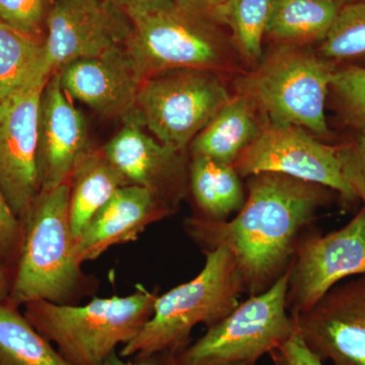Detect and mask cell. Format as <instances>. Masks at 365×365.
I'll return each mask as SVG.
<instances>
[{
  "label": "cell",
  "instance_id": "ffe728a7",
  "mask_svg": "<svg viewBox=\"0 0 365 365\" xmlns=\"http://www.w3.org/2000/svg\"><path fill=\"white\" fill-rule=\"evenodd\" d=\"M340 9L334 0H274L265 39L274 46L319 44L330 32Z\"/></svg>",
  "mask_w": 365,
  "mask_h": 365
},
{
  "label": "cell",
  "instance_id": "3957f363",
  "mask_svg": "<svg viewBox=\"0 0 365 365\" xmlns=\"http://www.w3.org/2000/svg\"><path fill=\"white\" fill-rule=\"evenodd\" d=\"M125 49L144 81L160 72L194 69L237 76L246 71L232 35L203 9L178 4L160 13H131Z\"/></svg>",
  "mask_w": 365,
  "mask_h": 365
},
{
  "label": "cell",
  "instance_id": "d590c367",
  "mask_svg": "<svg viewBox=\"0 0 365 365\" xmlns=\"http://www.w3.org/2000/svg\"><path fill=\"white\" fill-rule=\"evenodd\" d=\"M336 4H339L341 7L347 6V4H354V2L362 1V0H334Z\"/></svg>",
  "mask_w": 365,
  "mask_h": 365
},
{
  "label": "cell",
  "instance_id": "7402d4cb",
  "mask_svg": "<svg viewBox=\"0 0 365 365\" xmlns=\"http://www.w3.org/2000/svg\"><path fill=\"white\" fill-rule=\"evenodd\" d=\"M0 365H71L7 300L0 302Z\"/></svg>",
  "mask_w": 365,
  "mask_h": 365
},
{
  "label": "cell",
  "instance_id": "d6986e66",
  "mask_svg": "<svg viewBox=\"0 0 365 365\" xmlns=\"http://www.w3.org/2000/svg\"><path fill=\"white\" fill-rule=\"evenodd\" d=\"M242 179L232 165L192 155L189 188L199 210L195 216L220 222L239 212L247 198Z\"/></svg>",
  "mask_w": 365,
  "mask_h": 365
},
{
  "label": "cell",
  "instance_id": "52a82bcc",
  "mask_svg": "<svg viewBox=\"0 0 365 365\" xmlns=\"http://www.w3.org/2000/svg\"><path fill=\"white\" fill-rule=\"evenodd\" d=\"M290 268L260 294L251 295L202 337L172 355L176 365H256L284 344L295 331L287 309Z\"/></svg>",
  "mask_w": 365,
  "mask_h": 365
},
{
  "label": "cell",
  "instance_id": "d4e9b609",
  "mask_svg": "<svg viewBox=\"0 0 365 365\" xmlns=\"http://www.w3.org/2000/svg\"><path fill=\"white\" fill-rule=\"evenodd\" d=\"M316 51L337 67H365V0L341 7Z\"/></svg>",
  "mask_w": 365,
  "mask_h": 365
},
{
  "label": "cell",
  "instance_id": "1f68e13d",
  "mask_svg": "<svg viewBox=\"0 0 365 365\" xmlns=\"http://www.w3.org/2000/svg\"><path fill=\"white\" fill-rule=\"evenodd\" d=\"M103 365H168L165 357L155 356L148 359H136L129 360L120 356L119 352L116 351L110 355Z\"/></svg>",
  "mask_w": 365,
  "mask_h": 365
},
{
  "label": "cell",
  "instance_id": "e575fe53",
  "mask_svg": "<svg viewBox=\"0 0 365 365\" xmlns=\"http://www.w3.org/2000/svg\"><path fill=\"white\" fill-rule=\"evenodd\" d=\"M271 356H272L273 364L274 365H288L287 360L283 359L282 355L280 354L279 351H274L271 353ZM165 357V362H167L168 365H176L173 361V359H170V356H163Z\"/></svg>",
  "mask_w": 365,
  "mask_h": 365
},
{
  "label": "cell",
  "instance_id": "d6a6232c",
  "mask_svg": "<svg viewBox=\"0 0 365 365\" xmlns=\"http://www.w3.org/2000/svg\"><path fill=\"white\" fill-rule=\"evenodd\" d=\"M228 1L230 0H201L204 6L207 9L209 16L220 24H222V13L225 6H227Z\"/></svg>",
  "mask_w": 365,
  "mask_h": 365
},
{
  "label": "cell",
  "instance_id": "e0dca14e",
  "mask_svg": "<svg viewBox=\"0 0 365 365\" xmlns=\"http://www.w3.org/2000/svg\"><path fill=\"white\" fill-rule=\"evenodd\" d=\"M174 212L150 190L136 185L118 189L76 239L79 260L95 261L112 247L137 241L151 223Z\"/></svg>",
  "mask_w": 365,
  "mask_h": 365
},
{
  "label": "cell",
  "instance_id": "83f0119b",
  "mask_svg": "<svg viewBox=\"0 0 365 365\" xmlns=\"http://www.w3.org/2000/svg\"><path fill=\"white\" fill-rule=\"evenodd\" d=\"M23 237V222L14 215L0 190V267L11 280L20 258Z\"/></svg>",
  "mask_w": 365,
  "mask_h": 365
},
{
  "label": "cell",
  "instance_id": "4316f807",
  "mask_svg": "<svg viewBox=\"0 0 365 365\" xmlns=\"http://www.w3.org/2000/svg\"><path fill=\"white\" fill-rule=\"evenodd\" d=\"M48 0H0V21L37 37L42 33Z\"/></svg>",
  "mask_w": 365,
  "mask_h": 365
},
{
  "label": "cell",
  "instance_id": "277c9868",
  "mask_svg": "<svg viewBox=\"0 0 365 365\" xmlns=\"http://www.w3.org/2000/svg\"><path fill=\"white\" fill-rule=\"evenodd\" d=\"M205 264L193 279L158 295L153 313L135 337L122 346L123 359L172 356L189 345L199 324L216 325L239 306L244 281L223 247L204 252Z\"/></svg>",
  "mask_w": 365,
  "mask_h": 365
},
{
  "label": "cell",
  "instance_id": "30bf717a",
  "mask_svg": "<svg viewBox=\"0 0 365 365\" xmlns=\"http://www.w3.org/2000/svg\"><path fill=\"white\" fill-rule=\"evenodd\" d=\"M45 26L43 81L73 60L125 47L132 31L127 14L105 0H48Z\"/></svg>",
  "mask_w": 365,
  "mask_h": 365
},
{
  "label": "cell",
  "instance_id": "484cf974",
  "mask_svg": "<svg viewBox=\"0 0 365 365\" xmlns=\"http://www.w3.org/2000/svg\"><path fill=\"white\" fill-rule=\"evenodd\" d=\"M328 100L341 123L365 136V67H337Z\"/></svg>",
  "mask_w": 365,
  "mask_h": 365
},
{
  "label": "cell",
  "instance_id": "836d02e7",
  "mask_svg": "<svg viewBox=\"0 0 365 365\" xmlns=\"http://www.w3.org/2000/svg\"><path fill=\"white\" fill-rule=\"evenodd\" d=\"M11 278L9 274L0 267V302H6L9 300V292L11 288Z\"/></svg>",
  "mask_w": 365,
  "mask_h": 365
},
{
  "label": "cell",
  "instance_id": "603a6c76",
  "mask_svg": "<svg viewBox=\"0 0 365 365\" xmlns=\"http://www.w3.org/2000/svg\"><path fill=\"white\" fill-rule=\"evenodd\" d=\"M44 41L0 21V101L39 78Z\"/></svg>",
  "mask_w": 365,
  "mask_h": 365
},
{
  "label": "cell",
  "instance_id": "4fadbf2b",
  "mask_svg": "<svg viewBox=\"0 0 365 365\" xmlns=\"http://www.w3.org/2000/svg\"><path fill=\"white\" fill-rule=\"evenodd\" d=\"M307 347L332 365H365V274L338 283L292 316Z\"/></svg>",
  "mask_w": 365,
  "mask_h": 365
},
{
  "label": "cell",
  "instance_id": "9a60e30c",
  "mask_svg": "<svg viewBox=\"0 0 365 365\" xmlns=\"http://www.w3.org/2000/svg\"><path fill=\"white\" fill-rule=\"evenodd\" d=\"M91 150L85 116L62 88L58 72H55L41 98L38 125L40 191L71 181L78 163Z\"/></svg>",
  "mask_w": 365,
  "mask_h": 365
},
{
  "label": "cell",
  "instance_id": "cb8c5ba5",
  "mask_svg": "<svg viewBox=\"0 0 365 365\" xmlns=\"http://www.w3.org/2000/svg\"><path fill=\"white\" fill-rule=\"evenodd\" d=\"M274 0H230L222 16L247 68L263 58V41Z\"/></svg>",
  "mask_w": 365,
  "mask_h": 365
},
{
  "label": "cell",
  "instance_id": "7c38bea8",
  "mask_svg": "<svg viewBox=\"0 0 365 365\" xmlns=\"http://www.w3.org/2000/svg\"><path fill=\"white\" fill-rule=\"evenodd\" d=\"M46 83L0 101V190L21 222L40 193L38 125Z\"/></svg>",
  "mask_w": 365,
  "mask_h": 365
},
{
  "label": "cell",
  "instance_id": "4dcf8cb0",
  "mask_svg": "<svg viewBox=\"0 0 365 365\" xmlns=\"http://www.w3.org/2000/svg\"><path fill=\"white\" fill-rule=\"evenodd\" d=\"M119 7L127 14L131 13H160L176 9L175 0H105Z\"/></svg>",
  "mask_w": 365,
  "mask_h": 365
},
{
  "label": "cell",
  "instance_id": "8992f818",
  "mask_svg": "<svg viewBox=\"0 0 365 365\" xmlns=\"http://www.w3.org/2000/svg\"><path fill=\"white\" fill-rule=\"evenodd\" d=\"M336 69L312 46L275 45L258 66L235 76V93L248 98L268 123L326 137L325 109Z\"/></svg>",
  "mask_w": 365,
  "mask_h": 365
},
{
  "label": "cell",
  "instance_id": "5b68a950",
  "mask_svg": "<svg viewBox=\"0 0 365 365\" xmlns=\"http://www.w3.org/2000/svg\"><path fill=\"white\" fill-rule=\"evenodd\" d=\"M157 297V292L136 284L132 294L95 297L85 306L29 302L23 314L71 365H103L140 332Z\"/></svg>",
  "mask_w": 365,
  "mask_h": 365
},
{
  "label": "cell",
  "instance_id": "44dd1931",
  "mask_svg": "<svg viewBox=\"0 0 365 365\" xmlns=\"http://www.w3.org/2000/svg\"><path fill=\"white\" fill-rule=\"evenodd\" d=\"M127 185L102 150H93L81 160L71 178L69 194V220L76 240L115 192Z\"/></svg>",
  "mask_w": 365,
  "mask_h": 365
},
{
  "label": "cell",
  "instance_id": "ba28073f",
  "mask_svg": "<svg viewBox=\"0 0 365 365\" xmlns=\"http://www.w3.org/2000/svg\"><path fill=\"white\" fill-rule=\"evenodd\" d=\"M222 76L194 69L150 76L139 88L134 115L160 143L184 153L232 98Z\"/></svg>",
  "mask_w": 365,
  "mask_h": 365
},
{
  "label": "cell",
  "instance_id": "5bb4252c",
  "mask_svg": "<svg viewBox=\"0 0 365 365\" xmlns=\"http://www.w3.org/2000/svg\"><path fill=\"white\" fill-rule=\"evenodd\" d=\"M102 153L130 185L150 190L176 212L189 186V165L184 153L169 148L146 133L134 113Z\"/></svg>",
  "mask_w": 365,
  "mask_h": 365
},
{
  "label": "cell",
  "instance_id": "ac0fdd59",
  "mask_svg": "<svg viewBox=\"0 0 365 365\" xmlns=\"http://www.w3.org/2000/svg\"><path fill=\"white\" fill-rule=\"evenodd\" d=\"M264 122L248 98L235 93L190 144L192 155H204L234 165L253 143Z\"/></svg>",
  "mask_w": 365,
  "mask_h": 365
},
{
  "label": "cell",
  "instance_id": "f546056e",
  "mask_svg": "<svg viewBox=\"0 0 365 365\" xmlns=\"http://www.w3.org/2000/svg\"><path fill=\"white\" fill-rule=\"evenodd\" d=\"M278 351L288 365H326L323 359L307 347L297 330Z\"/></svg>",
  "mask_w": 365,
  "mask_h": 365
},
{
  "label": "cell",
  "instance_id": "8fae6325",
  "mask_svg": "<svg viewBox=\"0 0 365 365\" xmlns=\"http://www.w3.org/2000/svg\"><path fill=\"white\" fill-rule=\"evenodd\" d=\"M365 274V211L326 235L304 232L290 266L287 297L292 316L311 309L338 283Z\"/></svg>",
  "mask_w": 365,
  "mask_h": 365
},
{
  "label": "cell",
  "instance_id": "8d00e7d4",
  "mask_svg": "<svg viewBox=\"0 0 365 365\" xmlns=\"http://www.w3.org/2000/svg\"><path fill=\"white\" fill-rule=\"evenodd\" d=\"M182 1H184V0H175V2H176V4H180V2Z\"/></svg>",
  "mask_w": 365,
  "mask_h": 365
},
{
  "label": "cell",
  "instance_id": "6da1fadb",
  "mask_svg": "<svg viewBox=\"0 0 365 365\" xmlns=\"http://www.w3.org/2000/svg\"><path fill=\"white\" fill-rule=\"evenodd\" d=\"M247 198L232 220L192 216L185 230L203 252L223 247L234 257L245 292L260 294L294 262L297 242L332 202L333 190L277 173L246 178Z\"/></svg>",
  "mask_w": 365,
  "mask_h": 365
},
{
  "label": "cell",
  "instance_id": "2e32d148",
  "mask_svg": "<svg viewBox=\"0 0 365 365\" xmlns=\"http://www.w3.org/2000/svg\"><path fill=\"white\" fill-rule=\"evenodd\" d=\"M56 72L67 95L101 116L123 119L134 111L143 81L125 47L73 60Z\"/></svg>",
  "mask_w": 365,
  "mask_h": 365
},
{
  "label": "cell",
  "instance_id": "f1b7e54d",
  "mask_svg": "<svg viewBox=\"0 0 365 365\" xmlns=\"http://www.w3.org/2000/svg\"><path fill=\"white\" fill-rule=\"evenodd\" d=\"M343 177L365 211V136L354 135L337 145Z\"/></svg>",
  "mask_w": 365,
  "mask_h": 365
},
{
  "label": "cell",
  "instance_id": "9c48e42d",
  "mask_svg": "<svg viewBox=\"0 0 365 365\" xmlns=\"http://www.w3.org/2000/svg\"><path fill=\"white\" fill-rule=\"evenodd\" d=\"M232 165L242 179L277 173L333 190L346 205L357 202L343 177L337 145L324 143L302 127L264 122L253 143Z\"/></svg>",
  "mask_w": 365,
  "mask_h": 365
},
{
  "label": "cell",
  "instance_id": "7a4b0ae2",
  "mask_svg": "<svg viewBox=\"0 0 365 365\" xmlns=\"http://www.w3.org/2000/svg\"><path fill=\"white\" fill-rule=\"evenodd\" d=\"M69 194L71 181L42 190L23 220V244L7 300L14 307L38 300L76 304L97 289L78 258Z\"/></svg>",
  "mask_w": 365,
  "mask_h": 365
}]
</instances>
